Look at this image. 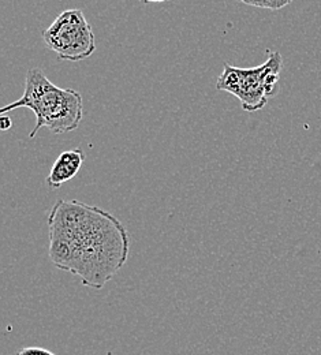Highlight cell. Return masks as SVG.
I'll list each match as a JSON object with an SVG mask.
<instances>
[{
	"label": "cell",
	"instance_id": "9",
	"mask_svg": "<svg viewBox=\"0 0 321 355\" xmlns=\"http://www.w3.org/2000/svg\"><path fill=\"white\" fill-rule=\"evenodd\" d=\"M145 3H163V1H168V0H141Z\"/></svg>",
	"mask_w": 321,
	"mask_h": 355
},
{
	"label": "cell",
	"instance_id": "5",
	"mask_svg": "<svg viewBox=\"0 0 321 355\" xmlns=\"http://www.w3.org/2000/svg\"><path fill=\"white\" fill-rule=\"evenodd\" d=\"M84 162L85 153L83 149H71L60 153L55 160L49 175L46 177L48 186L52 189H59L66 182L71 180L80 173Z\"/></svg>",
	"mask_w": 321,
	"mask_h": 355
},
{
	"label": "cell",
	"instance_id": "1",
	"mask_svg": "<svg viewBox=\"0 0 321 355\" xmlns=\"http://www.w3.org/2000/svg\"><path fill=\"white\" fill-rule=\"evenodd\" d=\"M48 227L52 263L78 276L84 286L100 290L128 261V230L98 207L58 200Z\"/></svg>",
	"mask_w": 321,
	"mask_h": 355
},
{
	"label": "cell",
	"instance_id": "7",
	"mask_svg": "<svg viewBox=\"0 0 321 355\" xmlns=\"http://www.w3.org/2000/svg\"><path fill=\"white\" fill-rule=\"evenodd\" d=\"M17 355H56L43 347H24L21 349Z\"/></svg>",
	"mask_w": 321,
	"mask_h": 355
},
{
	"label": "cell",
	"instance_id": "3",
	"mask_svg": "<svg viewBox=\"0 0 321 355\" xmlns=\"http://www.w3.org/2000/svg\"><path fill=\"white\" fill-rule=\"evenodd\" d=\"M281 67L280 52H270L264 64L252 69H239L225 63L216 89L235 96L245 111L254 112L264 108L277 93Z\"/></svg>",
	"mask_w": 321,
	"mask_h": 355
},
{
	"label": "cell",
	"instance_id": "6",
	"mask_svg": "<svg viewBox=\"0 0 321 355\" xmlns=\"http://www.w3.org/2000/svg\"><path fill=\"white\" fill-rule=\"evenodd\" d=\"M245 4L259 7V8H268V10H280L290 4L293 0H238Z\"/></svg>",
	"mask_w": 321,
	"mask_h": 355
},
{
	"label": "cell",
	"instance_id": "8",
	"mask_svg": "<svg viewBox=\"0 0 321 355\" xmlns=\"http://www.w3.org/2000/svg\"><path fill=\"white\" fill-rule=\"evenodd\" d=\"M11 125H12L11 119H10L8 116L3 115V116H1V121H0V128H1V130H8V129L11 128Z\"/></svg>",
	"mask_w": 321,
	"mask_h": 355
},
{
	"label": "cell",
	"instance_id": "2",
	"mask_svg": "<svg viewBox=\"0 0 321 355\" xmlns=\"http://www.w3.org/2000/svg\"><path fill=\"white\" fill-rule=\"evenodd\" d=\"M17 108H29L36 115V126L29 134L31 138H35L43 128L55 134L71 133L78 129L84 116L83 96L74 89L56 87L40 69L28 71L22 97L3 107L0 114L6 115Z\"/></svg>",
	"mask_w": 321,
	"mask_h": 355
},
{
	"label": "cell",
	"instance_id": "4",
	"mask_svg": "<svg viewBox=\"0 0 321 355\" xmlns=\"http://www.w3.org/2000/svg\"><path fill=\"white\" fill-rule=\"evenodd\" d=\"M43 39L62 60L80 62L88 59L96 49L92 26L80 8L60 12L43 32Z\"/></svg>",
	"mask_w": 321,
	"mask_h": 355
}]
</instances>
